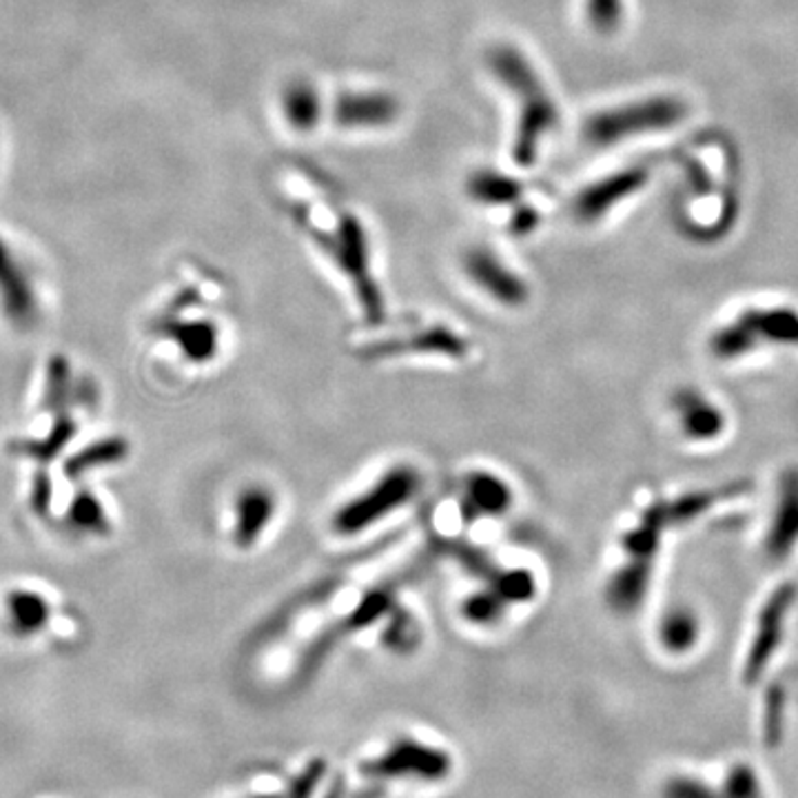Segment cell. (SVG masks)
<instances>
[{
  "instance_id": "6da1fadb",
  "label": "cell",
  "mask_w": 798,
  "mask_h": 798,
  "mask_svg": "<svg viewBox=\"0 0 798 798\" xmlns=\"http://www.w3.org/2000/svg\"><path fill=\"white\" fill-rule=\"evenodd\" d=\"M488 67L522 102L520 129L512 155H515L518 164L528 166L535 162L541 138L557 125V107L520 49L508 45L490 49Z\"/></svg>"
},
{
  "instance_id": "7a4b0ae2",
  "label": "cell",
  "mask_w": 798,
  "mask_h": 798,
  "mask_svg": "<svg viewBox=\"0 0 798 798\" xmlns=\"http://www.w3.org/2000/svg\"><path fill=\"white\" fill-rule=\"evenodd\" d=\"M422 486V475L409 466L397 464L382 473L375 484L335 508L331 531L337 537H356L371 526L382 524L392 512L402 510L415 499Z\"/></svg>"
},
{
  "instance_id": "3957f363",
  "label": "cell",
  "mask_w": 798,
  "mask_h": 798,
  "mask_svg": "<svg viewBox=\"0 0 798 798\" xmlns=\"http://www.w3.org/2000/svg\"><path fill=\"white\" fill-rule=\"evenodd\" d=\"M681 104L674 100H652L633 109H621L612 113H601L588 127V138L595 145H610L619 136H628L635 132H646L654 127H665L681 119Z\"/></svg>"
},
{
  "instance_id": "277c9868",
  "label": "cell",
  "mask_w": 798,
  "mask_h": 798,
  "mask_svg": "<svg viewBox=\"0 0 798 798\" xmlns=\"http://www.w3.org/2000/svg\"><path fill=\"white\" fill-rule=\"evenodd\" d=\"M397 116L399 100L388 91H345L333 104V121L345 129H382Z\"/></svg>"
},
{
  "instance_id": "5b68a950",
  "label": "cell",
  "mask_w": 798,
  "mask_h": 798,
  "mask_svg": "<svg viewBox=\"0 0 798 798\" xmlns=\"http://www.w3.org/2000/svg\"><path fill=\"white\" fill-rule=\"evenodd\" d=\"M464 271L482 291L501 304H520L526 298L524 282L486 247H475L464 255Z\"/></svg>"
},
{
  "instance_id": "8992f818",
  "label": "cell",
  "mask_w": 798,
  "mask_h": 798,
  "mask_svg": "<svg viewBox=\"0 0 798 798\" xmlns=\"http://www.w3.org/2000/svg\"><path fill=\"white\" fill-rule=\"evenodd\" d=\"M275 515V497L262 486L245 488L236 501L234 541L238 548H251L264 535Z\"/></svg>"
},
{
  "instance_id": "52a82bcc",
  "label": "cell",
  "mask_w": 798,
  "mask_h": 798,
  "mask_svg": "<svg viewBox=\"0 0 798 798\" xmlns=\"http://www.w3.org/2000/svg\"><path fill=\"white\" fill-rule=\"evenodd\" d=\"M282 111L296 132H311L322 116V98L317 87L304 78L291 80L282 91Z\"/></svg>"
},
{
  "instance_id": "ba28073f",
  "label": "cell",
  "mask_w": 798,
  "mask_h": 798,
  "mask_svg": "<svg viewBox=\"0 0 798 798\" xmlns=\"http://www.w3.org/2000/svg\"><path fill=\"white\" fill-rule=\"evenodd\" d=\"M466 512H475V518H486V515H497L508 503H510V495L508 488L503 486V482H499V477H492L488 473H473L466 479Z\"/></svg>"
},
{
  "instance_id": "9c48e42d",
  "label": "cell",
  "mask_w": 798,
  "mask_h": 798,
  "mask_svg": "<svg viewBox=\"0 0 798 798\" xmlns=\"http://www.w3.org/2000/svg\"><path fill=\"white\" fill-rule=\"evenodd\" d=\"M0 294L10 309L23 313L32 307V289L10 247L0 240Z\"/></svg>"
},
{
  "instance_id": "30bf717a",
  "label": "cell",
  "mask_w": 798,
  "mask_h": 798,
  "mask_svg": "<svg viewBox=\"0 0 798 798\" xmlns=\"http://www.w3.org/2000/svg\"><path fill=\"white\" fill-rule=\"evenodd\" d=\"M171 335L180 345L183 353L196 362H209L211 358H215L217 351V333L215 326L209 322H187V324H178L176 328H171Z\"/></svg>"
},
{
  "instance_id": "8fae6325",
  "label": "cell",
  "mask_w": 798,
  "mask_h": 798,
  "mask_svg": "<svg viewBox=\"0 0 798 798\" xmlns=\"http://www.w3.org/2000/svg\"><path fill=\"white\" fill-rule=\"evenodd\" d=\"M522 187L510 180L508 176L495 174V171H477L469 180V194L473 200L484 204H506L518 200Z\"/></svg>"
},
{
  "instance_id": "7c38bea8",
  "label": "cell",
  "mask_w": 798,
  "mask_h": 798,
  "mask_svg": "<svg viewBox=\"0 0 798 798\" xmlns=\"http://www.w3.org/2000/svg\"><path fill=\"white\" fill-rule=\"evenodd\" d=\"M721 798H763V783L748 763H734L719 787Z\"/></svg>"
},
{
  "instance_id": "4fadbf2b",
  "label": "cell",
  "mask_w": 798,
  "mask_h": 798,
  "mask_svg": "<svg viewBox=\"0 0 798 798\" xmlns=\"http://www.w3.org/2000/svg\"><path fill=\"white\" fill-rule=\"evenodd\" d=\"M661 798H721V794L699 776L674 774L663 783Z\"/></svg>"
},
{
  "instance_id": "5bb4252c",
  "label": "cell",
  "mask_w": 798,
  "mask_h": 798,
  "mask_svg": "<svg viewBox=\"0 0 798 798\" xmlns=\"http://www.w3.org/2000/svg\"><path fill=\"white\" fill-rule=\"evenodd\" d=\"M462 612L473 623H479V625L490 623L499 612V599H495L490 595H473L464 601Z\"/></svg>"
},
{
  "instance_id": "9a60e30c",
  "label": "cell",
  "mask_w": 798,
  "mask_h": 798,
  "mask_svg": "<svg viewBox=\"0 0 798 798\" xmlns=\"http://www.w3.org/2000/svg\"><path fill=\"white\" fill-rule=\"evenodd\" d=\"M588 12L597 29H612L619 23V0H590Z\"/></svg>"
}]
</instances>
